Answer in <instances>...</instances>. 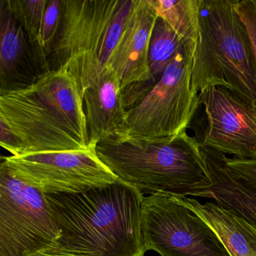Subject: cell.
<instances>
[{
  "instance_id": "6da1fadb",
  "label": "cell",
  "mask_w": 256,
  "mask_h": 256,
  "mask_svg": "<svg viewBox=\"0 0 256 256\" xmlns=\"http://www.w3.org/2000/svg\"><path fill=\"white\" fill-rule=\"evenodd\" d=\"M44 194L61 250L74 256H144V196L132 186L120 180L82 192Z\"/></svg>"
},
{
  "instance_id": "7a4b0ae2",
  "label": "cell",
  "mask_w": 256,
  "mask_h": 256,
  "mask_svg": "<svg viewBox=\"0 0 256 256\" xmlns=\"http://www.w3.org/2000/svg\"><path fill=\"white\" fill-rule=\"evenodd\" d=\"M101 161L142 196L186 197L214 184L199 142L186 130L172 137L144 138L121 132L96 146Z\"/></svg>"
},
{
  "instance_id": "3957f363",
  "label": "cell",
  "mask_w": 256,
  "mask_h": 256,
  "mask_svg": "<svg viewBox=\"0 0 256 256\" xmlns=\"http://www.w3.org/2000/svg\"><path fill=\"white\" fill-rule=\"evenodd\" d=\"M222 86L256 109V58L236 0H200L192 88Z\"/></svg>"
},
{
  "instance_id": "277c9868",
  "label": "cell",
  "mask_w": 256,
  "mask_h": 256,
  "mask_svg": "<svg viewBox=\"0 0 256 256\" xmlns=\"http://www.w3.org/2000/svg\"><path fill=\"white\" fill-rule=\"evenodd\" d=\"M136 1L62 0L59 29L48 55L50 72L71 73L83 96L108 66Z\"/></svg>"
},
{
  "instance_id": "5b68a950",
  "label": "cell",
  "mask_w": 256,
  "mask_h": 256,
  "mask_svg": "<svg viewBox=\"0 0 256 256\" xmlns=\"http://www.w3.org/2000/svg\"><path fill=\"white\" fill-rule=\"evenodd\" d=\"M196 48L184 46L158 82L128 110L125 132L144 138H164L185 131L196 114L198 94L192 88Z\"/></svg>"
},
{
  "instance_id": "8992f818",
  "label": "cell",
  "mask_w": 256,
  "mask_h": 256,
  "mask_svg": "<svg viewBox=\"0 0 256 256\" xmlns=\"http://www.w3.org/2000/svg\"><path fill=\"white\" fill-rule=\"evenodd\" d=\"M60 233L44 193L0 164V256L56 246Z\"/></svg>"
},
{
  "instance_id": "52a82bcc",
  "label": "cell",
  "mask_w": 256,
  "mask_h": 256,
  "mask_svg": "<svg viewBox=\"0 0 256 256\" xmlns=\"http://www.w3.org/2000/svg\"><path fill=\"white\" fill-rule=\"evenodd\" d=\"M142 234L145 250L162 256H229L212 229L175 196H144Z\"/></svg>"
},
{
  "instance_id": "ba28073f",
  "label": "cell",
  "mask_w": 256,
  "mask_h": 256,
  "mask_svg": "<svg viewBox=\"0 0 256 256\" xmlns=\"http://www.w3.org/2000/svg\"><path fill=\"white\" fill-rule=\"evenodd\" d=\"M13 173L44 193L82 192L120 180L96 149L2 157Z\"/></svg>"
},
{
  "instance_id": "9c48e42d",
  "label": "cell",
  "mask_w": 256,
  "mask_h": 256,
  "mask_svg": "<svg viewBox=\"0 0 256 256\" xmlns=\"http://www.w3.org/2000/svg\"><path fill=\"white\" fill-rule=\"evenodd\" d=\"M0 121L17 138V156L89 149L41 100L34 86L0 96Z\"/></svg>"
},
{
  "instance_id": "30bf717a",
  "label": "cell",
  "mask_w": 256,
  "mask_h": 256,
  "mask_svg": "<svg viewBox=\"0 0 256 256\" xmlns=\"http://www.w3.org/2000/svg\"><path fill=\"white\" fill-rule=\"evenodd\" d=\"M198 96L208 122L200 146L256 160V109L222 86H209Z\"/></svg>"
},
{
  "instance_id": "8fae6325",
  "label": "cell",
  "mask_w": 256,
  "mask_h": 256,
  "mask_svg": "<svg viewBox=\"0 0 256 256\" xmlns=\"http://www.w3.org/2000/svg\"><path fill=\"white\" fill-rule=\"evenodd\" d=\"M157 18L151 0H136L109 60L122 92L130 90L142 97L152 88L148 52Z\"/></svg>"
},
{
  "instance_id": "7c38bea8",
  "label": "cell",
  "mask_w": 256,
  "mask_h": 256,
  "mask_svg": "<svg viewBox=\"0 0 256 256\" xmlns=\"http://www.w3.org/2000/svg\"><path fill=\"white\" fill-rule=\"evenodd\" d=\"M44 74L28 35L0 0V96L31 88Z\"/></svg>"
},
{
  "instance_id": "4fadbf2b",
  "label": "cell",
  "mask_w": 256,
  "mask_h": 256,
  "mask_svg": "<svg viewBox=\"0 0 256 256\" xmlns=\"http://www.w3.org/2000/svg\"><path fill=\"white\" fill-rule=\"evenodd\" d=\"M83 102L90 148L96 149L100 142L125 131L128 110L112 67L108 66L98 82L84 91Z\"/></svg>"
},
{
  "instance_id": "5bb4252c",
  "label": "cell",
  "mask_w": 256,
  "mask_h": 256,
  "mask_svg": "<svg viewBox=\"0 0 256 256\" xmlns=\"http://www.w3.org/2000/svg\"><path fill=\"white\" fill-rule=\"evenodd\" d=\"M214 184L198 190L192 196L212 199L216 203L256 227V186L238 178L229 168L226 154L200 146Z\"/></svg>"
},
{
  "instance_id": "9a60e30c",
  "label": "cell",
  "mask_w": 256,
  "mask_h": 256,
  "mask_svg": "<svg viewBox=\"0 0 256 256\" xmlns=\"http://www.w3.org/2000/svg\"><path fill=\"white\" fill-rule=\"evenodd\" d=\"M34 88L70 131L90 148L83 96L76 78L66 70L50 71L42 76Z\"/></svg>"
},
{
  "instance_id": "2e32d148",
  "label": "cell",
  "mask_w": 256,
  "mask_h": 256,
  "mask_svg": "<svg viewBox=\"0 0 256 256\" xmlns=\"http://www.w3.org/2000/svg\"><path fill=\"white\" fill-rule=\"evenodd\" d=\"M175 197L209 226L229 256H256V227L251 223L215 202Z\"/></svg>"
},
{
  "instance_id": "e0dca14e",
  "label": "cell",
  "mask_w": 256,
  "mask_h": 256,
  "mask_svg": "<svg viewBox=\"0 0 256 256\" xmlns=\"http://www.w3.org/2000/svg\"><path fill=\"white\" fill-rule=\"evenodd\" d=\"M151 2L158 17L169 25L184 44L196 48L200 0H151Z\"/></svg>"
},
{
  "instance_id": "ac0fdd59",
  "label": "cell",
  "mask_w": 256,
  "mask_h": 256,
  "mask_svg": "<svg viewBox=\"0 0 256 256\" xmlns=\"http://www.w3.org/2000/svg\"><path fill=\"white\" fill-rule=\"evenodd\" d=\"M185 44L174 31L158 17L151 34L148 52L150 84L154 86Z\"/></svg>"
},
{
  "instance_id": "d6986e66",
  "label": "cell",
  "mask_w": 256,
  "mask_h": 256,
  "mask_svg": "<svg viewBox=\"0 0 256 256\" xmlns=\"http://www.w3.org/2000/svg\"><path fill=\"white\" fill-rule=\"evenodd\" d=\"M12 16L28 35L44 74L50 72L47 55L42 47L41 31L48 0H4Z\"/></svg>"
},
{
  "instance_id": "ffe728a7",
  "label": "cell",
  "mask_w": 256,
  "mask_h": 256,
  "mask_svg": "<svg viewBox=\"0 0 256 256\" xmlns=\"http://www.w3.org/2000/svg\"><path fill=\"white\" fill-rule=\"evenodd\" d=\"M61 14L62 0H50L48 2L41 31L42 47L47 58L59 29Z\"/></svg>"
},
{
  "instance_id": "44dd1931",
  "label": "cell",
  "mask_w": 256,
  "mask_h": 256,
  "mask_svg": "<svg viewBox=\"0 0 256 256\" xmlns=\"http://www.w3.org/2000/svg\"><path fill=\"white\" fill-rule=\"evenodd\" d=\"M236 8L248 31L256 58V0H236Z\"/></svg>"
},
{
  "instance_id": "7402d4cb",
  "label": "cell",
  "mask_w": 256,
  "mask_h": 256,
  "mask_svg": "<svg viewBox=\"0 0 256 256\" xmlns=\"http://www.w3.org/2000/svg\"><path fill=\"white\" fill-rule=\"evenodd\" d=\"M228 166L238 178L256 186V160L226 158Z\"/></svg>"
},
{
  "instance_id": "603a6c76",
  "label": "cell",
  "mask_w": 256,
  "mask_h": 256,
  "mask_svg": "<svg viewBox=\"0 0 256 256\" xmlns=\"http://www.w3.org/2000/svg\"><path fill=\"white\" fill-rule=\"evenodd\" d=\"M28 256H74L73 254H70L66 252L61 250L58 246L53 247H48V248H42V250H38V251L34 252L28 254Z\"/></svg>"
}]
</instances>
